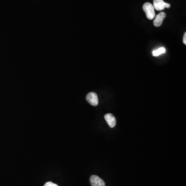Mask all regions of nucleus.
Instances as JSON below:
<instances>
[{"label":"nucleus","mask_w":186,"mask_h":186,"mask_svg":"<svg viewBox=\"0 0 186 186\" xmlns=\"http://www.w3.org/2000/svg\"><path fill=\"white\" fill-rule=\"evenodd\" d=\"M104 119L110 128H114L116 126V117L112 114H106L104 116Z\"/></svg>","instance_id":"nucleus-5"},{"label":"nucleus","mask_w":186,"mask_h":186,"mask_svg":"<svg viewBox=\"0 0 186 186\" xmlns=\"http://www.w3.org/2000/svg\"><path fill=\"white\" fill-rule=\"evenodd\" d=\"M90 182L92 186H105V183L104 180L96 175L91 176Z\"/></svg>","instance_id":"nucleus-4"},{"label":"nucleus","mask_w":186,"mask_h":186,"mask_svg":"<svg viewBox=\"0 0 186 186\" xmlns=\"http://www.w3.org/2000/svg\"><path fill=\"white\" fill-rule=\"evenodd\" d=\"M165 48H159L156 50H154L153 51V55L154 56H159V55H161L162 53H165Z\"/></svg>","instance_id":"nucleus-7"},{"label":"nucleus","mask_w":186,"mask_h":186,"mask_svg":"<svg viewBox=\"0 0 186 186\" xmlns=\"http://www.w3.org/2000/svg\"><path fill=\"white\" fill-rule=\"evenodd\" d=\"M44 186H59L58 184H54V183H53L52 182H51V181H49V182H47V183H46L45 184Z\"/></svg>","instance_id":"nucleus-8"},{"label":"nucleus","mask_w":186,"mask_h":186,"mask_svg":"<svg viewBox=\"0 0 186 186\" xmlns=\"http://www.w3.org/2000/svg\"><path fill=\"white\" fill-rule=\"evenodd\" d=\"M86 101L91 105L97 106L98 104V98L96 93L95 92H90L87 94L86 97Z\"/></svg>","instance_id":"nucleus-3"},{"label":"nucleus","mask_w":186,"mask_h":186,"mask_svg":"<svg viewBox=\"0 0 186 186\" xmlns=\"http://www.w3.org/2000/svg\"><path fill=\"white\" fill-rule=\"evenodd\" d=\"M143 9L146 13L147 18L149 20H153L155 18V8L150 3H145L143 6Z\"/></svg>","instance_id":"nucleus-1"},{"label":"nucleus","mask_w":186,"mask_h":186,"mask_svg":"<svg viewBox=\"0 0 186 186\" xmlns=\"http://www.w3.org/2000/svg\"><path fill=\"white\" fill-rule=\"evenodd\" d=\"M166 17V13L164 12H161L158 15H157L154 20V25L156 27L160 26L162 23L163 20Z\"/></svg>","instance_id":"nucleus-6"},{"label":"nucleus","mask_w":186,"mask_h":186,"mask_svg":"<svg viewBox=\"0 0 186 186\" xmlns=\"http://www.w3.org/2000/svg\"><path fill=\"white\" fill-rule=\"evenodd\" d=\"M153 6L157 10H162L165 8H169L171 7L170 4L166 3L163 0H154Z\"/></svg>","instance_id":"nucleus-2"},{"label":"nucleus","mask_w":186,"mask_h":186,"mask_svg":"<svg viewBox=\"0 0 186 186\" xmlns=\"http://www.w3.org/2000/svg\"><path fill=\"white\" fill-rule=\"evenodd\" d=\"M183 43L184 45H186V33H184V38H183Z\"/></svg>","instance_id":"nucleus-9"}]
</instances>
